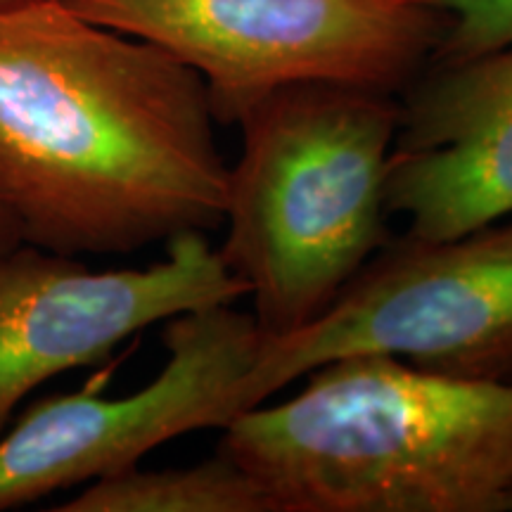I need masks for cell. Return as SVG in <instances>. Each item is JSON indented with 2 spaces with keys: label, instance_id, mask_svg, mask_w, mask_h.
Wrapping results in <instances>:
<instances>
[{
  "label": "cell",
  "instance_id": "obj_9",
  "mask_svg": "<svg viewBox=\"0 0 512 512\" xmlns=\"http://www.w3.org/2000/svg\"><path fill=\"white\" fill-rule=\"evenodd\" d=\"M57 512H280L259 477L219 453L200 465L95 479Z\"/></svg>",
  "mask_w": 512,
  "mask_h": 512
},
{
  "label": "cell",
  "instance_id": "obj_13",
  "mask_svg": "<svg viewBox=\"0 0 512 512\" xmlns=\"http://www.w3.org/2000/svg\"><path fill=\"white\" fill-rule=\"evenodd\" d=\"M510 510H512V501H510Z\"/></svg>",
  "mask_w": 512,
  "mask_h": 512
},
{
  "label": "cell",
  "instance_id": "obj_10",
  "mask_svg": "<svg viewBox=\"0 0 512 512\" xmlns=\"http://www.w3.org/2000/svg\"><path fill=\"white\" fill-rule=\"evenodd\" d=\"M446 19L434 62H458L512 48V0H420Z\"/></svg>",
  "mask_w": 512,
  "mask_h": 512
},
{
  "label": "cell",
  "instance_id": "obj_4",
  "mask_svg": "<svg viewBox=\"0 0 512 512\" xmlns=\"http://www.w3.org/2000/svg\"><path fill=\"white\" fill-rule=\"evenodd\" d=\"M188 64L219 124L292 83L399 93L425 72L446 19L420 0H64Z\"/></svg>",
  "mask_w": 512,
  "mask_h": 512
},
{
  "label": "cell",
  "instance_id": "obj_12",
  "mask_svg": "<svg viewBox=\"0 0 512 512\" xmlns=\"http://www.w3.org/2000/svg\"><path fill=\"white\" fill-rule=\"evenodd\" d=\"M8 3H15V0H0V5H8Z\"/></svg>",
  "mask_w": 512,
  "mask_h": 512
},
{
  "label": "cell",
  "instance_id": "obj_11",
  "mask_svg": "<svg viewBox=\"0 0 512 512\" xmlns=\"http://www.w3.org/2000/svg\"><path fill=\"white\" fill-rule=\"evenodd\" d=\"M19 242H22V238H19V230L15 226V221L10 219L8 211L0 207V252H3V249L19 245Z\"/></svg>",
  "mask_w": 512,
  "mask_h": 512
},
{
  "label": "cell",
  "instance_id": "obj_3",
  "mask_svg": "<svg viewBox=\"0 0 512 512\" xmlns=\"http://www.w3.org/2000/svg\"><path fill=\"white\" fill-rule=\"evenodd\" d=\"M401 102L349 83H292L238 119L219 254L268 337L316 320L387 245Z\"/></svg>",
  "mask_w": 512,
  "mask_h": 512
},
{
  "label": "cell",
  "instance_id": "obj_5",
  "mask_svg": "<svg viewBox=\"0 0 512 512\" xmlns=\"http://www.w3.org/2000/svg\"><path fill=\"white\" fill-rule=\"evenodd\" d=\"M347 356L512 382V221L451 240H389L316 320L264 335L247 411Z\"/></svg>",
  "mask_w": 512,
  "mask_h": 512
},
{
  "label": "cell",
  "instance_id": "obj_6",
  "mask_svg": "<svg viewBox=\"0 0 512 512\" xmlns=\"http://www.w3.org/2000/svg\"><path fill=\"white\" fill-rule=\"evenodd\" d=\"M169 361L138 392L107 399L93 389L50 396L0 437V510L136 467L181 434L226 427L247 411V377L264 332L233 304L171 318Z\"/></svg>",
  "mask_w": 512,
  "mask_h": 512
},
{
  "label": "cell",
  "instance_id": "obj_7",
  "mask_svg": "<svg viewBox=\"0 0 512 512\" xmlns=\"http://www.w3.org/2000/svg\"><path fill=\"white\" fill-rule=\"evenodd\" d=\"M247 287L207 233L166 242L147 268L93 271L76 256L19 245L0 252V437L24 396L67 370L95 366L159 320L235 304Z\"/></svg>",
  "mask_w": 512,
  "mask_h": 512
},
{
  "label": "cell",
  "instance_id": "obj_1",
  "mask_svg": "<svg viewBox=\"0 0 512 512\" xmlns=\"http://www.w3.org/2000/svg\"><path fill=\"white\" fill-rule=\"evenodd\" d=\"M207 86L64 0L0 5V207L27 245L128 254L223 226Z\"/></svg>",
  "mask_w": 512,
  "mask_h": 512
},
{
  "label": "cell",
  "instance_id": "obj_8",
  "mask_svg": "<svg viewBox=\"0 0 512 512\" xmlns=\"http://www.w3.org/2000/svg\"><path fill=\"white\" fill-rule=\"evenodd\" d=\"M422 72L401 102L387 211L451 240L512 216V48Z\"/></svg>",
  "mask_w": 512,
  "mask_h": 512
},
{
  "label": "cell",
  "instance_id": "obj_2",
  "mask_svg": "<svg viewBox=\"0 0 512 512\" xmlns=\"http://www.w3.org/2000/svg\"><path fill=\"white\" fill-rule=\"evenodd\" d=\"M299 394L223 427L280 512H510L512 382L389 356L311 370Z\"/></svg>",
  "mask_w": 512,
  "mask_h": 512
}]
</instances>
